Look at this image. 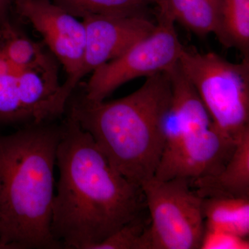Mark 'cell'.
I'll use <instances>...</instances> for the list:
<instances>
[{"label": "cell", "instance_id": "1", "mask_svg": "<svg viewBox=\"0 0 249 249\" xmlns=\"http://www.w3.org/2000/svg\"><path fill=\"white\" fill-rule=\"evenodd\" d=\"M61 127L51 230L62 248L92 249L145 211V196L71 116Z\"/></svg>", "mask_w": 249, "mask_h": 249}, {"label": "cell", "instance_id": "2", "mask_svg": "<svg viewBox=\"0 0 249 249\" xmlns=\"http://www.w3.org/2000/svg\"><path fill=\"white\" fill-rule=\"evenodd\" d=\"M61 125L0 136V249H62L51 230Z\"/></svg>", "mask_w": 249, "mask_h": 249}, {"label": "cell", "instance_id": "3", "mask_svg": "<svg viewBox=\"0 0 249 249\" xmlns=\"http://www.w3.org/2000/svg\"><path fill=\"white\" fill-rule=\"evenodd\" d=\"M171 100L169 77L160 72L119 99L93 101L83 96L72 103L69 116L91 136L114 169L142 187L154 178L163 155Z\"/></svg>", "mask_w": 249, "mask_h": 249}, {"label": "cell", "instance_id": "4", "mask_svg": "<svg viewBox=\"0 0 249 249\" xmlns=\"http://www.w3.org/2000/svg\"><path fill=\"white\" fill-rule=\"evenodd\" d=\"M68 101L58 61L45 44L8 19L0 23V124L50 123L63 114Z\"/></svg>", "mask_w": 249, "mask_h": 249}, {"label": "cell", "instance_id": "5", "mask_svg": "<svg viewBox=\"0 0 249 249\" xmlns=\"http://www.w3.org/2000/svg\"><path fill=\"white\" fill-rule=\"evenodd\" d=\"M178 63L214 127L236 142L249 128V59L232 63L213 52L184 47Z\"/></svg>", "mask_w": 249, "mask_h": 249}, {"label": "cell", "instance_id": "6", "mask_svg": "<svg viewBox=\"0 0 249 249\" xmlns=\"http://www.w3.org/2000/svg\"><path fill=\"white\" fill-rule=\"evenodd\" d=\"M150 217L151 249H199L205 231L202 200L191 180L155 177L142 185Z\"/></svg>", "mask_w": 249, "mask_h": 249}, {"label": "cell", "instance_id": "7", "mask_svg": "<svg viewBox=\"0 0 249 249\" xmlns=\"http://www.w3.org/2000/svg\"><path fill=\"white\" fill-rule=\"evenodd\" d=\"M155 29L119 58L91 72L83 96L89 101H104L121 85L140 78L164 72L178 63L183 46L178 38L175 22L157 12Z\"/></svg>", "mask_w": 249, "mask_h": 249}, {"label": "cell", "instance_id": "8", "mask_svg": "<svg viewBox=\"0 0 249 249\" xmlns=\"http://www.w3.org/2000/svg\"><path fill=\"white\" fill-rule=\"evenodd\" d=\"M19 16L38 31L67 73L62 89L69 98L80 81L84 61L86 29L84 22L52 0H12Z\"/></svg>", "mask_w": 249, "mask_h": 249}, {"label": "cell", "instance_id": "9", "mask_svg": "<svg viewBox=\"0 0 249 249\" xmlns=\"http://www.w3.org/2000/svg\"><path fill=\"white\" fill-rule=\"evenodd\" d=\"M236 142L212 124L209 128L181 143L173 153L162 157L154 177L160 180H194L215 175L227 164Z\"/></svg>", "mask_w": 249, "mask_h": 249}, {"label": "cell", "instance_id": "10", "mask_svg": "<svg viewBox=\"0 0 249 249\" xmlns=\"http://www.w3.org/2000/svg\"><path fill=\"white\" fill-rule=\"evenodd\" d=\"M86 29L84 61L80 80L98 67L119 58L132 46L148 36L156 24L145 16L83 18Z\"/></svg>", "mask_w": 249, "mask_h": 249}, {"label": "cell", "instance_id": "11", "mask_svg": "<svg viewBox=\"0 0 249 249\" xmlns=\"http://www.w3.org/2000/svg\"><path fill=\"white\" fill-rule=\"evenodd\" d=\"M171 85V105L164 127L162 157L173 153L188 139L211 127L212 121L193 85L178 63L167 70Z\"/></svg>", "mask_w": 249, "mask_h": 249}, {"label": "cell", "instance_id": "12", "mask_svg": "<svg viewBox=\"0 0 249 249\" xmlns=\"http://www.w3.org/2000/svg\"><path fill=\"white\" fill-rule=\"evenodd\" d=\"M191 182L202 198H249V128L237 139L230 159L220 172Z\"/></svg>", "mask_w": 249, "mask_h": 249}, {"label": "cell", "instance_id": "13", "mask_svg": "<svg viewBox=\"0 0 249 249\" xmlns=\"http://www.w3.org/2000/svg\"><path fill=\"white\" fill-rule=\"evenodd\" d=\"M220 0H155L157 12L197 36L215 34Z\"/></svg>", "mask_w": 249, "mask_h": 249}, {"label": "cell", "instance_id": "14", "mask_svg": "<svg viewBox=\"0 0 249 249\" xmlns=\"http://www.w3.org/2000/svg\"><path fill=\"white\" fill-rule=\"evenodd\" d=\"M205 228L231 232L248 238L249 198H203Z\"/></svg>", "mask_w": 249, "mask_h": 249}, {"label": "cell", "instance_id": "15", "mask_svg": "<svg viewBox=\"0 0 249 249\" xmlns=\"http://www.w3.org/2000/svg\"><path fill=\"white\" fill-rule=\"evenodd\" d=\"M224 47L249 59V0H220L215 34Z\"/></svg>", "mask_w": 249, "mask_h": 249}, {"label": "cell", "instance_id": "16", "mask_svg": "<svg viewBox=\"0 0 249 249\" xmlns=\"http://www.w3.org/2000/svg\"><path fill=\"white\" fill-rule=\"evenodd\" d=\"M69 14L82 19L88 16H145L155 0H52Z\"/></svg>", "mask_w": 249, "mask_h": 249}, {"label": "cell", "instance_id": "17", "mask_svg": "<svg viewBox=\"0 0 249 249\" xmlns=\"http://www.w3.org/2000/svg\"><path fill=\"white\" fill-rule=\"evenodd\" d=\"M147 209L92 249H151Z\"/></svg>", "mask_w": 249, "mask_h": 249}, {"label": "cell", "instance_id": "18", "mask_svg": "<svg viewBox=\"0 0 249 249\" xmlns=\"http://www.w3.org/2000/svg\"><path fill=\"white\" fill-rule=\"evenodd\" d=\"M201 249H249L248 238L231 232L205 228Z\"/></svg>", "mask_w": 249, "mask_h": 249}, {"label": "cell", "instance_id": "19", "mask_svg": "<svg viewBox=\"0 0 249 249\" xmlns=\"http://www.w3.org/2000/svg\"><path fill=\"white\" fill-rule=\"evenodd\" d=\"M12 0H0V23L7 20L8 12Z\"/></svg>", "mask_w": 249, "mask_h": 249}]
</instances>
